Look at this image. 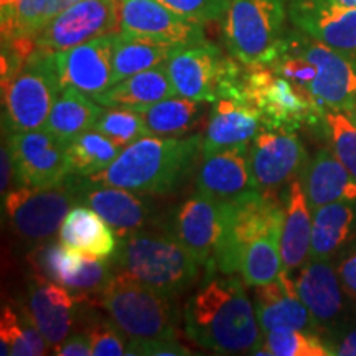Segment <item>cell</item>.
<instances>
[{"mask_svg":"<svg viewBox=\"0 0 356 356\" xmlns=\"http://www.w3.org/2000/svg\"><path fill=\"white\" fill-rule=\"evenodd\" d=\"M262 129L261 115L251 102L239 97H220L213 102L203 139V155L251 142Z\"/></svg>","mask_w":356,"mask_h":356,"instance_id":"25","label":"cell"},{"mask_svg":"<svg viewBox=\"0 0 356 356\" xmlns=\"http://www.w3.org/2000/svg\"><path fill=\"white\" fill-rule=\"evenodd\" d=\"M181 15L197 22H215L225 17L231 0H160Z\"/></svg>","mask_w":356,"mask_h":356,"instance_id":"42","label":"cell"},{"mask_svg":"<svg viewBox=\"0 0 356 356\" xmlns=\"http://www.w3.org/2000/svg\"><path fill=\"white\" fill-rule=\"evenodd\" d=\"M254 309L262 333L275 330H317V323L297 293L296 282L287 270L277 280L257 287Z\"/></svg>","mask_w":356,"mask_h":356,"instance_id":"23","label":"cell"},{"mask_svg":"<svg viewBox=\"0 0 356 356\" xmlns=\"http://www.w3.org/2000/svg\"><path fill=\"white\" fill-rule=\"evenodd\" d=\"M121 30V0H79L48 22L35 37L37 48L61 51Z\"/></svg>","mask_w":356,"mask_h":356,"instance_id":"11","label":"cell"},{"mask_svg":"<svg viewBox=\"0 0 356 356\" xmlns=\"http://www.w3.org/2000/svg\"><path fill=\"white\" fill-rule=\"evenodd\" d=\"M264 348L274 356H330V346L314 332L275 330L264 335Z\"/></svg>","mask_w":356,"mask_h":356,"instance_id":"38","label":"cell"},{"mask_svg":"<svg viewBox=\"0 0 356 356\" xmlns=\"http://www.w3.org/2000/svg\"><path fill=\"white\" fill-rule=\"evenodd\" d=\"M114 262L119 273L168 299L188 291L197 282L202 266L167 229H140L119 238Z\"/></svg>","mask_w":356,"mask_h":356,"instance_id":"3","label":"cell"},{"mask_svg":"<svg viewBox=\"0 0 356 356\" xmlns=\"http://www.w3.org/2000/svg\"><path fill=\"white\" fill-rule=\"evenodd\" d=\"M7 140L17 186L55 188L73 177L66 144L47 129L10 132Z\"/></svg>","mask_w":356,"mask_h":356,"instance_id":"9","label":"cell"},{"mask_svg":"<svg viewBox=\"0 0 356 356\" xmlns=\"http://www.w3.org/2000/svg\"><path fill=\"white\" fill-rule=\"evenodd\" d=\"M289 19L310 38L356 56V7L333 0H291Z\"/></svg>","mask_w":356,"mask_h":356,"instance_id":"19","label":"cell"},{"mask_svg":"<svg viewBox=\"0 0 356 356\" xmlns=\"http://www.w3.org/2000/svg\"><path fill=\"white\" fill-rule=\"evenodd\" d=\"M346 114H348V115H350V118H351V119H353V121L356 122V101H355L353 108H351V109H350V111H348V113H346Z\"/></svg>","mask_w":356,"mask_h":356,"instance_id":"51","label":"cell"},{"mask_svg":"<svg viewBox=\"0 0 356 356\" xmlns=\"http://www.w3.org/2000/svg\"><path fill=\"white\" fill-rule=\"evenodd\" d=\"M243 95L261 115L264 129L297 131L314 126L325 118V111L310 92L279 76L266 65H244Z\"/></svg>","mask_w":356,"mask_h":356,"instance_id":"6","label":"cell"},{"mask_svg":"<svg viewBox=\"0 0 356 356\" xmlns=\"http://www.w3.org/2000/svg\"><path fill=\"white\" fill-rule=\"evenodd\" d=\"M184 325L191 341L218 355H254L264 345L254 305L234 274L207 273L185 304Z\"/></svg>","mask_w":356,"mask_h":356,"instance_id":"1","label":"cell"},{"mask_svg":"<svg viewBox=\"0 0 356 356\" xmlns=\"http://www.w3.org/2000/svg\"><path fill=\"white\" fill-rule=\"evenodd\" d=\"M127 355H152V356H188L190 350L177 340H149L134 341L127 345Z\"/></svg>","mask_w":356,"mask_h":356,"instance_id":"43","label":"cell"},{"mask_svg":"<svg viewBox=\"0 0 356 356\" xmlns=\"http://www.w3.org/2000/svg\"><path fill=\"white\" fill-rule=\"evenodd\" d=\"M66 150L73 177L88 178L108 168L124 149L102 132L89 129L70 140L66 144Z\"/></svg>","mask_w":356,"mask_h":356,"instance_id":"34","label":"cell"},{"mask_svg":"<svg viewBox=\"0 0 356 356\" xmlns=\"http://www.w3.org/2000/svg\"><path fill=\"white\" fill-rule=\"evenodd\" d=\"M312 210L307 202L302 180H292L284 203V218L280 226V257L289 274L300 269L310 257Z\"/></svg>","mask_w":356,"mask_h":356,"instance_id":"27","label":"cell"},{"mask_svg":"<svg viewBox=\"0 0 356 356\" xmlns=\"http://www.w3.org/2000/svg\"><path fill=\"white\" fill-rule=\"evenodd\" d=\"M142 114L147 131L155 137H181L198 122L202 109L198 101L172 96L137 109Z\"/></svg>","mask_w":356,"mask_h":356,"instance_id":"33","label":"cell"},{"mask_svg":"<svg viewBox=\"0 0 356 356\" xmlns=\"http://www.w3.org/2000/svg\"><path fill=\"white\" fill-rule=\"evenodd\" d=\"M170 300L118 270L99 293L96 305L129 340H177V315Z\"/></svg>","mask_w":356,"mask_h":356,"instance_id":"4","label":"cell"},{"mask_svg":"<svg viewBox=\"0 0 356 356\" xmlns=\"http://www.w3.org/2000/svg\"><path fill=\"white\" fill-rule=\"evenodd\" d=\"M284 207L274 195L259 190L222 200V226L211 264L207 273H239L246 248L262 234L280 229Z\"/></svg>","mask_w":356,"mask_h":356,"instance_id":"5","label":"cell"},{"mask_svg":"<svg viewBox=\"0 0 356 356\" xmlns=\"http://www.w3.org/2000/svg\"><path fill=\"white\" fill-rule=\"evenodd\" d=\"M2 197L6 200V195L8 188H10L12 178H15V172H13V162H12V154L10 147H8V140L6 139V132H3V140H2Z\"/></svg>","mask_w":356,"mask_h":356,"instance_id":"47","label":"cell"},{"mask_svg":"<svg viewBox=\"0 0 356 356\" xmlns=\"http://www.w3.org/2000/svg\"><path fill=\"white\" fill-rule=\"evenodd\" d=\"M76 203H79V186L71 181L55 188L19 186L8 191L3 200L13 229L32 241L55 234Z\"/></svg>","mask_w":356,"mask_h":356,"instance_id":"10","label":"cell"},{"mask_svg":"<svg viewBox=\"0 0 356 356\" xmlns=\"http://www.w3.org/2000/svg\"><path fill=\"white\" fill-rule=\"evenodd\" d=\"M282 0H231L222 38L229 55L243 65H267L284 35Z\"/></svg>","mask_w":356,"mask_h":356,"instance_id":"8","label":"cell"},{"mask_svg":"<svg viewBox=\"0 0 356 356\" xmlns=\"http://www.w3.org/2000/svg\"><path fill=\"white\" fill-rule=\"evenodd\" d=\"M297 47L317 68L312 96L325 111H348L356 101V56L345 55L310 38L300 30L293 32Z\"/></svg>","mask_w":356,"mask_h":356,"instance_id":"12","label":"cell"},{"mask_svg":"<svg viewBox=\"0 0 356 356\" xmlns=\"http://www.w3.org/2000/svg\"><path fill=\"white\" fill-rule=\"evenodd\" d=\"M293 282L317 327L328 332L338 330L345 315L346 293L330 259L307 261Z\"/></svg>","mask_w":356,"mask_h":356,"instance_id":"21","label":"cell"},{"mask_svg":"<svg viewBox=\"0 0 356 356\" xmlns=\"http://www.w3.org/2000/svg\"><path fill=\"white\" fill-rule=\"evenodd\" d=\"M323 121L333 154L356 178V122L343 111H327Z\"/></svg>","mask_w":356,"mask_h":356,"instance_id":"39","label":"cell"},{"mask_svg":"<svg viewBox=\"0 0 356 356\" xmlns=\"http://www.w3.org/2000/svg\"><path fill=\"white\" fill-rule=\"evenodd\" d=\"M178 48L160 40L118 32L113 47V83L118 84L140 71L165 65ZM113 84V86H114Z\"/></svg>","mask_w":356,"mask_h":356,"instance_id":"31","label":"cell"},{"mask_svg":"<svg viewBox=\"0 0 356 356\" xmlns=\"http://www.w3.org/2000/svg\"><path fill=\"white\" fill-rule=\"evenodd\" d=\"M17 0H0V24H2V40L10 38L15 17Z\"/></svg>","mask_w":356,"mask_h":356,"instance_id":"48","label":"cell"},{"mask_svg":"<svg viewBox=\"0 0 356 356\" xmlns=\"http://www.w3.org/2000/svg\"><path fill=\"white\" fill-rule=\"evenodd\" d=\"M222 200L197 191L173 213L167 231L203 267L213 261L221 234Z\"/></svg>","mask_w":356,"mask_h":356,"instance_id":"18","label":"cell"},{"mask_svg":"<svg viewBox=\"0 0 356 356\" xmlns=\"http://www.w3.org/2000/svg\"><path fill=\"white\" fill-rule=\"evenodd\" d=\"M335 267L346 297L356 304V248L345 251Z\"/></svg>","mask_w":356,"mask_h":356,"instance_id":"44","label":"cell"},{"mask_svg":"<svg viewBox=\"0 0 356 356\" xmlns=\"http://www.w3.org/2000/svg\"><path fill=\"white\" fill-rule=\"evenodd\" d=\"M102 113L99 102L78 91V89H63L56 97L43 129L53 134L65 144L78 137L79 134L95 127Z\"/></svg>","mask_w":356,"mask_h":356,"instance_id":"32","label":"cell"},{"mask_svg":"<svg viewBox=\"0 0 356 356\" xmlns=\"http://www.w3.org/2000/svg\"><path fill=\"white\" fill-rule=\"evenodd\" d=\"M47 7V0H17L15 17H13V29L10 38H35L42 29V17Z\"/></svg>","mask_w":356,"mask_h":356,"instance_id":"41","label":"cell"},{"mask_svg":"<svg viewBox=\"0 0 356 356\" xmlns=\"http://www.w3.org/2000/svg\"><path fill=\"white\" fill-rule=\"evenodd\" d=\"M118 238L108 221L84 204L71 208L58 234V241L63 246L104 261L115 256Z\"/></svg>","mask_w":356,"mask_h":356,"instance_id":"28","label":"cell"},{"mask_svg":"<svg viewBox=\"0 0 356 356\" xmlns=\"http://www.w3.org/2000/svg\"><path fill=\"white\" fill-rule=\"evenodd\" d=\"M172 96H177V92L168 78L167 66L160 65L122 79L97 96L96 101L108 108L122 106L131 109H144Z\"/></svg>","mask_w":356,"mask_h":356,"instance_id":"30","label":"cell"},{"mask_svg":"<svg viewBox=\"0 0 356 356\" xmlns=\"http://www.w3.org/2000/svg\"><path fill=\"white\" fill-rule=\"evenodd\" d=\"M356 236V202L328 203L312 211L310 259H330Z\"/></svg>","mask_w":356,"mask_h":356,"instance_id":"29","label":"cell"},{"mask_svg":"<svg viewBox=\"0 0 356 356\" xmlns=\"http://www.w3.org/2000/svg\"><path fill=\"white\" fill-rule=\"evenodd\" d=\"M302 185L310 210L328 203L356 202V178L330 149L318 150L307 165Z\"/></svg>","mask_w":356,"mask_h":356,"instance_id":"26","label":"cell"},{"mask_svg":"<svg viewBox=\"0 0 356 356\" xmlns=\"http://www.w3.org/2000/svg\"><path fill=\"white\" fill-rule=\"evenodd\" d=\"M79 204L104 218L119 238L145 229L154 221L152 210L137 193L119 186L79 185Z\"/></svg>","mask_w":356,"mask_h":356,"instance_id":"24","label":"cell"},{"mask_svg":"<svg viewBox=\"0 0 356 356\" xmlns=\"http://www.w3.org/2000/svg\"><path fill=\"white\" fill-rule=\"evenodd\" d=\"M251 142L231 145L203 155L197 173V188L218 200H229L257 190L251 170Z\"/></svg>","mask_w":356,"mask_h":356,"instance_id":"22","label":"cell"},{"mask_svg":"<svg viewBox=\"0 0 356 356\" xmlns=\"http://www.w3.org/2000/svg\"><path fill=\"white\" fill-rule=\"evenodd\" d=\"M114 35L97 37L61 51H50L61 89H78L96 99L113 86Z\"/></svg>","mask_w":356,"mask_h":356,"instance_id":"13","label":"cell"},{"mask_svg":"<svg viewBox=\"0 0 356 356\" xmlns=\"http://www.w3.org/2000/svg\"><path fill=\"white\" fill-rule=\"evenodd\" d=\"M76 2H79V0H47V7H44L42 17V29L48 24V22H51L55 17L60 15L61 12H65L66 8L74 6Z\"/></svg>","mask_w":356,"mask_h":356,"instance_id":"49","label":"cell"},{"mask_svg":"<svg viewBox=\"0 0 356 356\" xmlns=\"http://www.w3.org/2000/svg\"><path fill=\"white\" fill-rule=\"evenodd\" d=\"M333 2L341 3V6H346V7H356V0H333Z\"/></svg>","mask_w":356,"mask_h":356,"instance_id":"50","label":"cell"},{"mask_svg":"<svg viewBox=\"0 0 356 356\" xmlns=\"http://www.w3.org/2000/svg\"><path fill=\"white\" fill-rule=\"evenodd\" d=\"M84 305L86 300L78 299L66 287L37 273L26 287L22 310L37 325L50 346L55 348L81 322Z\"/></svg>","mask_w":356,"mask_h":356,"instance_id":"15","label":"cell"},{"mask_svg":"<svg viewBox=\"0 0 356 356\" xmlns=\"http://www.w3.org/2000/svg\"><path fill=\"white\" fill-rule=\"evenodd\" d=\"M61 91L50 51L37 48L10 79L2 81L3 127L8 132L42 129Z\"/></svg>","mask_w":356,"mask_h":356,"instance_id":"7","label":"cell"},{"mask_svg":"<svg viewBox=\"0 0 356 356\" xmlns=\"http://www.w3.org/2000/svg\"><path fill=\"white\" fill-rule=\"evenodd\" d=\"M203 155V137L147 136L134 142L104 170L84 184L119 186L137 195L173 193L193 173Z\"/></svg>","mask_w":356,"mask_h":356,"instance_id":"2","label":"cell"},{"mask_svg":"<svg viewBox=\"0 0 356 356\" xmlns=\"http://www.w3.org/2000/svg\"><path fill=\"white\" fill-rule=\"evenodd\" d=\"M280 229L262 234L246 248L239 274L249 287H262L279 279L284 270L279 246Z\"/></svg>","mask_w":356,"mask_h":356,"instance_id":"36","label":"cell"},{"mask_svg":"<svg viewBox=\"0 0 356 356\" xmlns=\"http://www.w3.org/2000/svg\"><path fill=\"white\" fill-rule=\"evenodd\" d=\"M55 355L58 356H89L92 355L91 338L88 332H76L70 335L60 345L55 346Z\"/></svg>","mask_w":356,"mask_h":356,"instance_id":"45","label":"cell"},{"mask_svg":"<svg viewBox=\"0 0 356 356\" xmlns=\"http://www.w3.org/2000/svg\"><path fill=\"white\" fill-rule=\"evenodd\" d=\"M251 170L256 188L274 195L275 190L296 180L304 170L307 152L299 137L291 131L262 129L251 140Z\"/></svg>","mask_w":356,"mask_h":356,"instance_id":"16","label":"cell"},{"mask_svg":"<svg viewBox=\"0 0 356 356\" xmlns=\"http://www.w3.org/2000/svg\"><path fill=\"white\" fill-rule=\"evenodd\" d=\"M84 332L91 338V348L95 356H122L127 355V345L124 333L111 318H104L97 314L86 317Z\"/></svg>","mask_w":356,"mask_h":356,"instance_id":"40","label":"cell"},{"mask_svg":"<svg viewBox=\"0 0 356 356\" xmlns=\"http://www.w3.org/2000/svg\"><path fill=\"white\" fill-rule=\"evenodd\" d=\"M40 274L68 289L78 299L96 304L113 277L108 261L83 254L60 243H48L35 254Z\"/></svg>","mask_w":356,"mask_h":356,"instance_id":"14","label":"cell"},{"mask_svg":"<svg viewBox=\"0 0 356 356\" xmlns=\"http://www.w3.org/2000/svg\"><path fill=\"white\" fill-rule=\"evenodd\" d=\"M119 32L160 40L177 47L204 42L202 22L172 10L160 0H121Z\"/></svg>","mask_w":356,"mask_h":356,"instance_id":"17","label":"cell"},{"mask_svg":"<svg viewBox=\"0 0 356 356\" xmlns=\"http://www.w3.org/2000/svg\"><path fill=\"white\" fill-rule=\"evenodd\" d=\"M92 129L108 136L121 149H126L134 142L150 136L139 111L122 108V106L102 111Z\"/></svg>","mask_w":356,"mask_h":356,"instance_id":"37","label":"cell"},{"mask_svg":"<svg viewBox=\"0 0 356 356\" xmlns=\"http://www.w3.org/2000/svg\"><path fill=\"white\" fill-rule=\"evenodd\" d=\"M333 333L335 335L330 337L327 343L332 353L338 356H356V327L340 328Z\"/></svg>","mask_w":356,"mask_h":356,"instance_id":"46","label":"cell"},{"mask_svg":"<svg viewBox=\"0 0 356 356\" xmlns=\"http://www.w3.org/2000/svg\"><path fill=\"white\" fill-rule=\"evenodd\" d=\"M222 60L220 48L207 40L178 48L165 63L177 96L198 102H215Z\"/></svg>","mask_w":356,"mask_h":356,"instance_id":"20","label":"cell"},{"mask_svg":"<svg viewBox=\"0 0 356 356\" xmlns=\"http://www.w3.org/2000/svg\"><path fill=\"white\" fill-rule=\"evenodd\" d=\"M50 343L29 315L10 305L2 307L0 318V353L13 356H40L47 353Z\"/></svg>","mask_w":356,"mask_h":356,"instance_id":"35","label":"cell"}]
</instances>
